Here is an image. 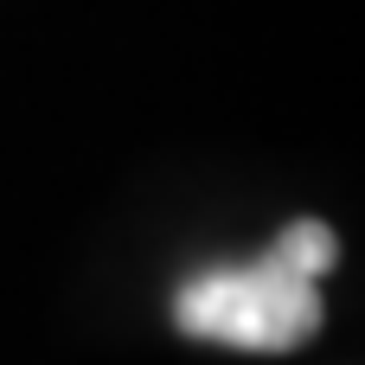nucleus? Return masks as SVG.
I'll return each mask as SVG.
<instances>
[{
	"instance_id": "f257e3e1",
	"label": "nucleus",
	"mask_w": 365,
	"mask_h": 365,
	"mask_svg": "<svg viewBox=\"0 0 365 365\" xmlns=\"http://www.w3.org/2000/svg\"><path fill=\"white\" fill-rule=\"evenodd\" d=\"M340 263V237L321 218H295L257 263H212L173 295V327L231 353H295L321 334V276Z\"/></svg>"
}]
</instances>
